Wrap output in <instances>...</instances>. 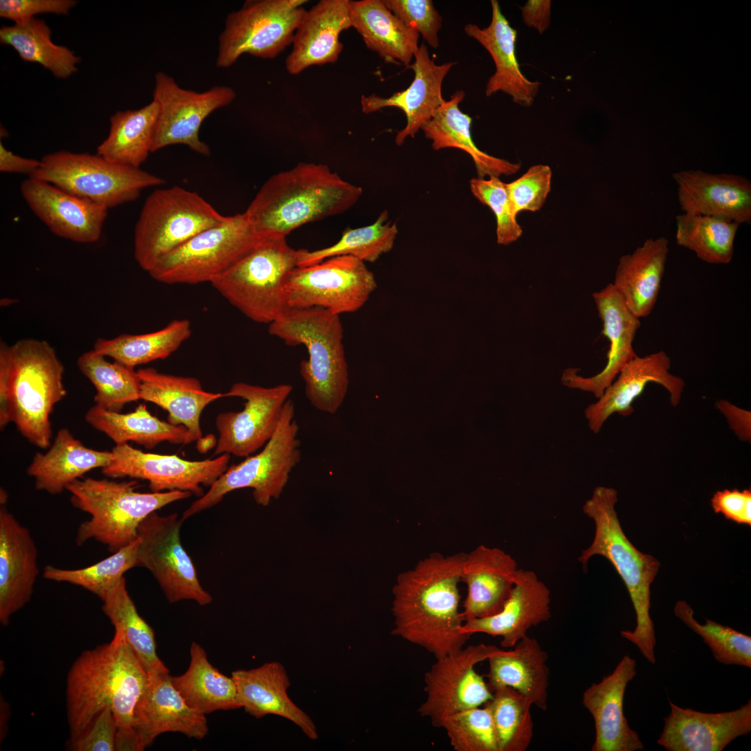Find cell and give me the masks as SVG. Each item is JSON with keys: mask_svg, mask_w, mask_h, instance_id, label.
Here are the masks:
<instances>
[{"mask_svg": "<svg viewBox=\"0 0 751 751\" xmlns=\"http://www.w3.org/2000/svg\"><path fill=\"white\" fill-rule=\"evenodd\" d=\"M466 553L434 552L398 574L393 586L394 636L436 659L460 651L470 636L462 632L459 583Z\"/></svg>", "mask_w": 751, "mask_h": 751, "instance_id": "1", "label": "cell"}, {"mask_svg": "<svg viewBox=\"0 0 751 751\" xmlns=\"http://www.w3.org/2000/svg\"><path fill=\"white\" fill-rule=\"evenodd\" d=\"M148 681L122 633L86 650L74 661L66 684L69 743L80 738L104 709L113 713L117 729H133L137 702Z\"/></svg>", "mask_w": 751, "mask_h": 751, "instance_id": "2", "label": "cell"}, {"mask_svg": "<svg viewBox=\"0 0 751 751\" xmlns=\"http://www.w3.org/2000/svg\"><path fill=\"white\" fill-rule=\"evenodd\" d=\"M64 366L46 341L22 339L0 344V428L15 424L40 449L51 444L50 416L67 394Z\"/></svg>", "mask_w": 751, "mask_h": 751, "instance_id": "3", "label": "cell"}, {"mask_svg": "<svg viewBox=\"0 0 751 751\" xmlns=\"http://www.w3.org/2000/svg\"><path fill=\"white\" fill-rule=\"evenodd\" d=\"M362 194L361 187L327 165L301 162L267 179L245 212L259 234L286 237L303 225L345 212Z\"/></svg>", "mask_w": 751, "mask_h": 751, "instance_id": "4", "label": "cell"}, {"mask_svg": "<svg viewBox=\"0 0 751 751\" xmlns=\"http://www.w3.org/2000/svg\"><path fill=\"white\" fill-rule=\"evenodd\" d=\"M617 501L615 489L597 486L584 503L583 511L593 520L595 535L591 544L582 551L578 560L584 570L594 556L604 557L614 567L627 588L636 616L635 629L621 631L620 635L654 665L656 639L649 613L650 587L661 564L652 556L639 551L628 539L615 510Z\"/></svg>", "mask_w": 751, "mask_h": 751, "instance_id": "5", "label": "cell"}, {"mask_svg": "<svg viewBox=\"0 0 751 751\" xmlns=\"http://www.w3.org/2000/svg\"><path fill=\"white\" fill-rule=\"evenodd\" d=\"M268 333L288 346L306 347L308 358L300 363L305 396L318 411L336 414L349 385L339 315L319 307L289 309L269 324Z\"/></svg>", "mask_w": 751, "mask_h": 751, "instance_id": "6", "label": "cell"}, {"mask_svg": "<svg viewBox=\"0 0 751 751\" xmlns=\"http://www.w3.org/2000/svg\"><path fill=\"white\" fill-rule=\"evenodd\" d=\"M135 481L107 478L79 479L67 487L72 505L89 514L77 531L79 546L90 539L114 553L138 538L141 522L151 513L173 502L190 497L186 491L139 492Z\"/></svg>", "mask_w": 751, "mask_h": 751, "instance_id": "7", "label": "cell"}, {"mask_svg": "<svg viewBox=\"0 0 751 751\" xmlns=\"http://www.w3.org/2000/svg\"><path fill=\"white\" fill-rule=\"evenodd\" d=\"M298 257L286 237L264 236L211 284L248 318L269 325L289 309L285 286Z\"/></svg>", "mask_w": 751, "mask_h": 751, "instance_id": "8", "label": "cell"}, {"mask_svg": "<svg viewBox=\"0 0 751 751\" xmlns=\"http://www.w3.org/2000/svg\"><path fill=\"white\" fill-rule=\"evenodd\" d=\"M295 414L294 403L289 398L275 433L263 449L228 467L209 490L183 512L182 521L212 508L236 490L251 488L255 502L262 506L278 499L290 474L301 460L299 426Z\"/></svg>", "mask_w": 751, "mask_h": 751, "instance_id": "9", "label": "cell"}, {"mask_svg": "<svg viewBox=\"0 0 751 751\" xmlns=\"http://www.w3.org/2000/svg\"><path fill=\"white\" fill-rule=\"evenodd\" d=\"M226 217L196 192L180 186L156 189L146 198L135 226V259L148 273L165 256Z\"/></svg>", "mask_w": 751, "mask_h": 751, "instance_id": "10", "label": "cell"}, {"mask_svg": "<svg viewBox=\"0 0 751 751\" xmlns=\"http://www.w3.org/2000/svg\"><path fill=\"white\" fill-rule=\"evenodd\" d=\"M30 177L49 182L108 209L135 200L143 190L165 182L160 177L109 161L97 153L65 150L44 156L40 167Z\"/></svg>", "mask_w": 751, "mask_h": 751, "instance_id": "11", "label": "cell"}, {"mask_svg": "<svg viewBox=\"0 0 751 751\" xmlns=\"http://www.w3.org/2000/svg\"><path fill=\"white\" fill-rule=\"evenodd\" d=\"M245 212L227 216L162 258L148 273L167 284L211 283L250 252L263 239Z\"/></svg>", "mask_w": 751, "mask_h": 751, "instance_id": "12", "label": "cell"}, {"mask_svg": "<svg viewBox=\"0 0 751 751\" xmlns=\"http://www.w3.org/2000/svg\"><path fill=\"white\" fill-rule=\"evenodd\" d=\"M305 0L248 1L229 13L219 36L216 65L228 67L243 54L274 58L292 44L306 10Z\"/></svg>", "mask_w": 751, "mask_h": 751, "instance_id": "13", "label": "cell"}, {"mask_svg": "<svg viewBox=\"0 0 751 751\" xmlns=\"http://www.w3.org/2000/svg\"><path fill=\"white\" fill-rule=\"evenodd\" d=\"M376 287L375 276L365 262L350 255L297 266L285 286L289 309L319 307L337 315L357 312Z\"/></svg>", "mask_w": 751, "mask_h": 751, "instance_id": "14", "label": "cell"}, {"mask_svg": "<svg viewBox=\"0 0 751 751\" xmlns=\"http://www.w3.org/2000/svg\"><path fill=\"white\" fill-rule=\"evenodd\" d=\"M182 522L175 512L149 515L138 529L137 565L152 573L170 603L193 600L206 606L213 598L200 584L193 562L182 546Z\"/></svg>", "mask_w": 751, "mask_h": 751, "instance_id": "15", "label": "cell"}, {"mask_svg": "<svg viewBox=\"0 0 751 751\" xmlns=\"http://www.w3.org/2000/svg\"><path fill=\"white\" fill-rule=\"evenodd\" d=\"M500 649L481 643L436 659L424 675L426 698L418 708L421 716L440 727L446 718L488 702L493 693L475 666Z\"/></svg>", "mask_w": 751, "mask_h": 751, "instance_id": "16", "label": "cell"}, {"mask_svg": "<svg viewBox=\"0 0 751 751\" xmlns=\"http://www.w3.org/2000/svg\"><path fill=\"white\" fill-rule=\"evenodd\" d=\"M235 97L234 90L226 86H216L204 92L186 90L170 76L159 72L153 91L159 112L151 152L181 144L196 153L209 155V147L199 137L200 127L212 112L229 104Z\"/></svg>", "mask_w": 751, "mask_h": 751, "instance_id": "17", "label": "cell"}, {"mask_svg": "<svg viewBox=\"0 0 751 751\" xmlns=\"http://www.w3.org/2000/svg\"><path fill=\"white\" fill-rule=\"evenodd\" d=\"M292 389L289 384L271 387L243 382L233 384L223 397H239L245 401L244 407L241 411L217 415L218 439L213 455L246 458L264 447L276 430Z\"/></svg>", "mask_w": 751, "mask_h": 751, "instance_id": "18", "label": "cell"}, {"mask_svg": "<svg viewBox=\"0 0 751 751\" xmlns=\"http://www.w3.org/2000/svg\"><path fill=\"white\" fill-rule=\"evenodd\" d=\"M110 462L102 468L108 478L129 477L147 481L151 492L173 490L203 495L202 485L211 487L227 469L230 455L213 459L188 460L177 455L145 453L129 444L115 445Z\"/></svg>", "mask_w": 751, "mask_h": 751, "instance_id": "19", "label": "cell"}, {"mask_svg": "<svg viewBox=\"0 0 751 751\" xmlns=\"http://www.w3.org/2000/svg\"><path fill=\"white\" fill-rule=\"evenodd\" d=\"M20 192L31 210L54 234L81 243L100 238L108 214L106 206L30 177L22 182Z\"/></svg>", "mask_w": 751, "mask_h": 751, "instance_id": "20", "label": "cell"}, {"mask_svg": "<svg viewBox=\"0 0 751 751\" xmlns=\"http://www.w3.org/2000/svg\"><path fill=\"white\" fill-rule=\"evenodd\" d=\"M670 358L663 350L643 357L636 355L630 360L598 401L586 408L584 413L590 429L597 434L612 414L628 417L633 414V401L651 382L664 387L669 394L671 405L677 406L685 382L681 378L670 373Z\"/></svg>", "mask_w": 751, "mask_h": 751, "instance_id": "21", "label": "cell"}, {"mask_svg": "<svg viewBox=\"0 0 751 751\" xmlns=\"http://www.w3.org/2000/svg\"><path fill=\"white\" fill-rule=\"evenodd\" d=\"M657 744L667 751H722L751 732V700L733 711L705 713L681 708L669 700Z\"/></svg>", "mask_w": 751, "mask_h": 751, "instance_id": "22", "label": "cell"}, {"mask_svg": "<svg viewBox=\"0 0 751 751\" xmlns=\"http://www.w3.org/2000/svg\"><path fill=\"white\" fill-rule=\"evenodd\" d=\"M592 298L602 323L601 334L609 341L606 364L602 371L591 377L579 375L578 369L567 368L563 372L561 381L567 387L590 392L598 398L622 369L637 355L633 343L640 321L612 283L593 293Z\"/></svg>", "mask_w": 751, "mask_h": 751, "instance_id": "23", "label": "cell"}, {"mask_svg": "<svg viewBox=\"0 0 751 751\" xmlns=\"http://www.w3.org/2000/svg\"><path fill=\"white\" fill-rule=\"evenodd\" d=\"M637 663L625 654L614 670L583 693L582 703L594 719L595 738L592 751H636L644 745L624 713L628 684L637 674Z\"/></svg>", "mask_w": 751, "mask_h": 751, "instance_id": "24", "label": "cell"}, {"mask_svg": "<svg viewBox=\"0 0 751 751\" xmlns=\"http://www.w3.org/2000/svg\"><path fill=\"white\" fill-rule=\"evenodd\" d=\"M133 727L143 750L163 733L179 732L200 740L209 732L205 715L187 704L169 672L148 675L134 710Z\"/></svg>", "mask_w": 751, "mask_h": 751, "instance_id": "25", "label": "cell"}, {"mask_svg": "<svg viewBox=\"0 0 751 751\" xmlns=\"http://www.w3.org/2000/svg\"><path fill=\"white\" fill-rule=\"evenodd\" d=\"M550 590L537 574L519 569L510 594L498 613L464 622L461 631L471 636L483 633L501 638L503 648H512L533 627L551 617Z\"/></svg>", "mask_w": 751, "mask_h": 751, "instance_id": "26", "label": "cell"}, {"mask_svg": "<svg viewBox=\"0 0 751 751\" xmlns=\"http://www.w3.org/2000/svg\"><path fill=\"white\" fill-rule=\"evenodd\" d=\"M39 574L38 549L25 526L0 508V622L9 624L11 616L31 599Z\"/></svg>", "mask_w": 751, "mask_h": 751, "instance_id": "27", "label": "cell"}, {"mask_svg": "<svg viewBox=\"0 0 751 751\" xmlns=\"http://www.w3.org/2000/svg\"><path fill=\"white\" fill-rule=\"evenodd\" d=\"M683 213L715 216L739 224L751 223V182L732 174L700 170L672 175Z\"/></svg>", "mask_w": 751, "mask_h": 751, "instance_id": "28", "label": "cell"}, {"mask_svg": "<svg viewBox=\"0 0 751 751\" xmlns=\"http://www.w3.org/2000/svg\"><path fill=\"white\" fill-rule=\"evenodd\" d=\"M414 58V62L409 67L414 71V78L407 88L389 97L375 94L361 97V108L364 113L369 114L392 106L404 112L407 123L396 134L395 143L398 145H401L407 137H414L443 104L442 82L455 65V63L451 62L437 65L430 58L425 44L418 47Z\"/></svg>", "mask_w": 751, "mask_h": 751, "instance_id": "29", "label": "cell"}, {"mask_svg": "<svg viewBox=\"0 0 751 751\" xmlns=\"http://www.w3.org/2000/svg\"><path fill=\"white\" fill-rule=\"evenodd\" d=\"M352 27L350 0H321L304 13L286 58L287 72L335 63L344 48L341 33Z\"/></svg>", "mask_w": 751, "mask_h": 751, "instance_id": "30", "label": "cell"}, {"mask_svg": "<svg viewBox=\"0 0 751 751\" xmlns=\"http://www.w3.org/2000/svg\"><path fill=\"white\" fill-rule=\"evenodd\" d=\"M518 570L515 560L498 547L479 545L466 554L461 576L467 588L462 611L465 621L500 612Z\"/></svg>", "mask_w": 751, "mask_h": 751, "instance_id": "31", "label": "cell"}, {"mask_svg": "<svg viewBox=\"0 0 751 751\" xmlns=\"http://www.w3.org/2000/svg\"><path fill=\"white\" fill-rule=\"evenodd\" d=\"M491 6L492 19L488 26L481 29L474 24L465 26V33L477 40L494 62L495 72L486 84L485 95L490 97L502 91L515 103L530 106L541 83L530 81L522 72L515 52L517 31L501 13L496 0H492Z\"/></svg>", "mask_w": 751, "mask_h": 751, "instance_id": "32", "label": "cell"}, {"mask_svg": "<svg viewBox=\"0 0 751 751\" xmlns=\"http://www.w3.org/2000/svg\"><path fill=\"white\" fill-rule=\"evenodd\" d=\"M232 677L241 708L248 714L256 718L268 715L284 718L309 739L318 738L313 720L288 695L290 681L280 663L272 661L250 670H236L232 672Z\"/></svg>", "mask_w": 751, "mask_h": 751, "instance_id": "33", "label": "cell"}, {"mask_svg": "<svg viewBox=\"0 0 751 751\" xmlns=\"http://www.w3.org/2000/svg\"><path fill=\"white\" fill-rule=\"evenodd\" d=\"M140 381V399L165 410L168 421L183 426L193 442L200 439V416L204 408L223 397L222 393L203 389L200 380L193 377L162 373L152 368L136 371Z\"/></svg>", "mask_w": 751, "mask_h": 751, "instance_id": "34", "label": "cell"}, {"mask_svg": "<svg viewBox=\"0 0 751 751\" xmlns=\"http://www.w3.org/2000/svg\"><path fill=\"white\" fill-rule=\"evenodd\" d=\"M547 660L548 654L538 640L526 636L512 649H501L487 659V684L492 692L512 688L545 711L549 677Z\"/></svg>", "mask_w": 751, "mask_h": 751, "instance_id": "35", "label": "cell"}, {"mask_svg": "<svg viewBox=\"0 0 751 751\" xmlns=\"http://www.w3.org/2000/svg\"><path fill=\"white\" fill-rule=\"evenodd\" d=\"M668 252L666 238H650L619 259L612 284L638 318L649 316L656 305Z\"/></svg>", "mask_w": 751, "mask_h": 751, "instance_id": "36", "label": "cell"}, {"mask_svg": "<svg viewBox=\"0 0 751 751\" xmlns=\"http://www.w3.org/2000/svg\"><path fill=\"white\" fill-rule=\"evenodd\" d=\"M111 457V451L88 448L62 428L45 453H35L27 474L33 478L36 490L57 494L87 472L106 466Z\"/></svg>", "mask_w": 751, "mask_h": 751, "instance_id": "37", "label": "cell"}, {"mask_svg": "<svg viewBox=\"0 0 751 751\" xmlns=\"http://www.w3.org/2000/svg\"><path fill=\"white\" fill-rule=\"evenodd\" d=\"M352 27L366 47L385 62L409 67L418 49L419 33L396 17L382 0L350 1Z\"/></svg>", "mask_w": 751, "mask_h": 751, "instance_id": "38", "label": "cell"}, {"mask_svg": "<svg viewBox=\"0 0 751 751\" xmlns=\"http://www.w3.org/2000/svg\"><path fill=\"white\" fill-rule=\"evenodd\" d=\"M465 96L462 90L455 92L450 100H444L430 120L421 127L426 138L431 140L433 149L451 147L465 151L473 159L478 178L516 173L519 164L490 155L476 145L470 130L472 119L459 108Z\"/></svg>", "mask_w": 751, "mask_h": 751, "instance_id": "39", "label": "cell"}, {"mask_svg": "<svg viewBox=\"0 0 751 751\" xmlns=\"http://www.w3.org/2000/svg\"><path fill=\"white\" fill-rule=\"evenodd\" d=\"M85 419L111 438L115 445L134 442L150 449L163 442L175 444L193 442L184 426L160 420L143 403L126 414L106 410L95 405L86 412Z\"/></svg>", "mask_w": 751, "mask_h": 751, "instance_id": "40", "label": "cell"}, {"mask_svg": "<svg viewBox=\"0 0 751 751\" xmlns=\"http://www.w3.org/2000/svg\"><path fill=\"white\" fill-rule=\"evenodd\" d=\"M186 671L171 681L191 708L204 715L218 710L241 708L234 679L221 673L208 660L204 649L193 642Z\"/></svg>", "mask_w": 751, "mask_h": 751, "instance_id": "41", "label": "cell"}, {"mask_svg": "<svg viewBox=\"0 0 751 751\" xmlns=\"http://www.w3.org/2000/svg\"><path fill=\"white\" fill-rule=\"evenodd\" d=\"M158 112L152 100L140 108L112 115L108 134L97 147V154L109 161L140 168L152 152Z\"/></svg>", "mask_w": 751, "mask_h": 751, "instance_id": "42", "label": "cell"}, {"mask_svg": "<svg viewBox=\"0 0 751 751\" xmlns=\"http://www.w3.org/2000/svg\"><path fill=\"white\" fill-rule=\"evenodd\" d=\"M51 33L45 21L35 17L2 26L0 42L15 49L22 60L40 65L58 79H67L77 72L81 58L54 43Z\"/></svg>", "mask_w": 751, "mask_h": 751, "instance_id": "43", "label": "cell"}, {"mask_svg": "<svg viewBox=\"0 0 751 751\" xmlns=\"http://www.w3.org/2000/svg\"><path fill=\"white\" fill-rule=\"evenodd\" d=\"M188 319H175L152 332L122 334L112 339L98 338L92 350L113 361L134 368L163 360L175 353L191 335Z\"/></svg>", "mask_w": 751, "mask_h": 751, "instance_id": "44", "label": "cell"}, {"mask_svg": "<svg viewBox=\"0 0 751 751\" xmlns=\"http://www.w3.org/2000/svg\"><path fill=\"white\" fill-rule=\"evenodd\" d=\"M102 601L104 613L115 630L122 633L147 675L168 672L169 670L157 656L154 632L139 615L128 593L124 577Z\"/></svg>", "mask_w": 751, "mask_h": 751, "instance_id": "45", "label": "cell"}, {"mask_svg": "<svg viewBox=\"0 0 751 751\" xmlns=\"http://www.w3.org/2000/svg\"><path fill=\"white\" fill-rule=\"evenodd\" d=\"M741 224L724 218L682 213L676 216L675 239L678 245L694 252L703 261L729 264Z\"/></svg>", "mask_w": 751, "mask_h": 751, "instance_id": "46", "label": "cell"}, {"mask_svg": "<svg viewBox=\"0 0 751 751\" xmlns=\"http://www.w3.org/2000/svg\"><path fill=\"white\" fill-rule=\"evenodd\" d=\"M397 234L396 224L389 220L388 211L385 210L373 223L345 230L340 239L330 246L312 251L298 249L297 266L313 265L341 255L374 262L392 249Z\"/></svg>", "mask_w": 751, "mask_h": 751, "instance_id": "47", "label": "cell"}, {"mask_svg": "<svg viewBox=\"0 0 751 751\" xmlns=\"http://www.w3.org/2000/svg\"><path fill=\"white\" fill-rule=\"evenodd\" d=\"M76 364L95 388L97 406L120 412L125 404L140 400V381L134 368L109 362L93 350L81 355Z\"/></svg>", "mask_w": 751, "mask_h": 751, "instance_id": "48", "label": "cell"}, {"mask_svg": "<svg viewBox=\"0 0 751 751\" xmlns=\"http://www.w3.org/2000/svg\"><path fill=\"white\" fill-rule=\"evenodd\" d=\"M487 704L495 727L499 751H526L533 737L532 702L510 687L492 692Z\"/></svg>", "mask_w": 751, "mask_h": 751, "instance_id": "49", "label": "cell"}, {"mask_svg": "<svg viewBox=\"0 0 751 751\" xmlns=\"http://www.w3.org/2000/svg\"><path fill=\"white\" fill-rule=\"evenodd\" d=\"M138 538L111 556L84 568L67 570L47 565L43 576L48 580L81 586L103 601L118 585L124 574L138 566Z\"/></svg>", "mask_w": 751, "mask_h": 751, "instance_id": "50", "label": "cell"}, {"mask_svg": "<svg viewBox=\"0 0 751 751\" xmlns=\"http://www.w3.org/2000/svg\"><path fill=\"white\" fill-rule=\"evenodd\" d=\"M675 615L698 634L711 649L714 659L725 665L751 668V637L730 627L709 619L702 624L694 617V611L685 601H678Z\"/></svg>", "mask_w": 751, "mask_h": 751, "instance_id": "51", "label": "cell"}, {"mask_svg": "<svg viewBox=\"0 0 751 751\" xmlns=\"http://www.w3.org/2000/svg\"><path fill=\"white\" fill-rule=\"evenodd\" d=\"M455 751H499L492 714L487 704L446 718L440 725Z\"/></svg>", "mask_w": 751, "mask_h": 751, "instance_id": "52", "label": "cell"}, {"mask_svg": "<svg viewBox=\"0 0 751 751\" xmlns=\"http://www.w3.org/2000/svg\"><path fill=\"white\" fill-rule=\"evenodd\" d=\"M469 186L473 195L494 213L497 243L506 245L516 241L523 231L512 211L507 184L492 176L488 179L473 178Z\"/></svg>", "mask_w": 751, "mask_h": 751, "instance_id": "53", "label": "cell"}, {"mask_svg": "<svg viewBox=\"0 0 751 751\" xmlns=\"http://www.w3.org/2000/svg\"><path fill=\"white\" fill-rule=\"evenodd\" d=\"M551 177L549 165L538 164L507 184L512 209L516 216L523 211L534 212L542 207L551 190Z\"/></svg>", "mask_w": 751, "mask_h": 751, "instance_id": "54", "label": "cell"}, {"mask_svg": "<svg viewBox=\"0 0 751 751\" xmlns=\"http://www.w3.org/2000/svg\"><path fill=\"white\" fill-rule=\"evenodd\" d=\"M405 24L416 29L433 48L439 46L442 17L430 0H382Z\"/></svg>", "mask_w": 751, "mask_h": 751, "instance_id": "55", "label": "cell"}, {"mask_svg": "<svg viewBox=\"0 0 751 751\" xmlns=\"http://www.w3.org/2000/svg\"><path fill=\"white\" fill-rule=\"evenodd\" d=\"M75 5L74 0H1L0 17L18 23L41 14L65 15Z\"/></svg>", "mask_w": 751, "mask_h": 751, "instance_id": "56", "label": "cell"}, {"mask_svg": "<svg viewBox=\"0 0 751 751\" xmlns=\"http://www.w3.org/2000/svg\"><path fill=\"white\" fill-rule=\"evenodd\" d=\"M117 731L112 710L106 708L94 719L87 731L74 741L68 743L75 751H113Z\"/></svg>", "mask_w": 751, "mask_h": 751, "instance_id": "57", "label": "cell"}, {"mask_svg": "<svg viewBox=\"0 0 751 751\" xmlns=\"http://www.w3.org/2000/svg\"><path fill=\"white\" fill-rule=\"evenodd\" d=\"M713 511L739 524L751 525V490L725 489L711 499Z\"/></svg>", "mask_w": 751, "mask_h": 751, "instance_id": "58", "label": "cell"}, {"mask_svg": "<svg viewBox=\"0 0 751 751\" xmlns=\"http://www.w3.org/2000/svg\"><path fill=\"white\" fill-rule=\"evenodd\" d=\"M717 407L727 418L730 428L738 438L743 441L750 442V412L736 407L724 400H720L717 402Z\"/></svg>", "mask_w": 751, "mask_h": 751, "instance_id": "59", "label": "cell"}, {"mask_svg": "<svg viewBox=\"0 0 751 751\" xmlns=\"http://www.w3.org/2000/svg\"><path fill=\"white\" fill-rule=\"evenodd\" d=\"M523 21L528 27L544 33L549 26L551 1L529 0L521 8Z\"/></svg>", "mask_w": 751, "mask_h": 751, "instance_id": "60", "label": "cell"}, {"mask_svg": "<svg viewBox=\"0 0 751 751\" xmlns=\"http://www.w3.org/2000/svg\"><path fill=\"white\" fill-rule=\"evenodd\" d=\"M40 160L19 156L0 143V171L7 173L26 174L31 177L38 169Z\"/></svg>", "mask_w": 751, "mask_h": 751, "instance_id": "61", "label": "cell"}, {"mask_svg": "<svg viewBox=\"0 0 751 751\" xmlns=\"http://www.w3.org/2000/svg\"><path fill=\"white\" fill-rule=\"evenodd\" d=\"M115 750H143L134 729L129 730L117 729L115 738Z\"/></svg>", "mask_w": 751, "mask_h": 751, "instance_id": "62", "label": "cell"}]
</instances>
